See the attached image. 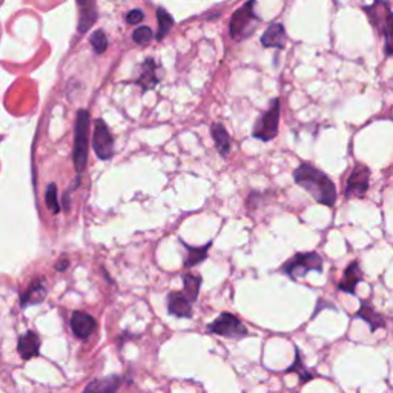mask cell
<instances>
[{"label":"cell","instance_id":"obj_1","mask_svg":"<svg viewBox=\"0 0 393 393\" xmlns=\"http://www.w3.org/2000/svg\"><path fill=\"white\" fill-rule=\"evenodd\" d=\"M294 180L298 186L315 198V202L324 206H332L337 202V188L329 176L317 169L310 163H301L294 171Z\"/></svg>","mask_w":393,"mask_h":393},{"label":"cell","instance_id":"obj_2","mask_svg":"<svg viewBox=\"0 0 393 393\" xmlns=\"http://www.w3.org/2000/svg\"><path fill=\"white\" fill-rule=\"evenodd\" d=\"M91 114L86 109H78L74 126V149H72V162L78 176H82L88 164V136H89Z\"/></svg>","mask_w":393,"mask_h":393},{"label":"cell","instance_id":"obj_3","mask_svg":"<svg viewBox=\"0 0 393 393\" xmlns=\"http://www.w3.org/2000/svg\"><path fill=\"white\" fill-rule=\"evenodd\" d=\"M282 272L290 278H303L309 272H323V258L318 252H298L282 266Z\"/></svg>","mask_w":393,"mask_h":393},{"label":"cell","instance_id":"obj_4","mask_svg":"<svg viewBox=\"0 0 393 393\" xmlns=\"http://www.w3.org/2000/svg\"><path fill=\"white\" fill-rule=\"evenodd\" d=\"M255 0H249L248 3H244L242 8L234 12V16L231 19L229 32L231 37L234 40H243L248 39L255 30V22L258 20L257 14L254 12Z\"/></svg>","mask_w":393,"mask_h":393},{"label":"cell","instance_id":"obj_5","mask_svg":"<svg viewBox=\"0 0 393 393\" xmlns=\"http://www.w3.org/2000/svg\"><path fill=\"white\" fill-rule=\"evenodd\" d=\"M208 332L229 339H242L249 335V330L244 328L240 318L231 312H223L222 315L208 324Z\"/></svg>","mask_w":393,"mask_h":393},{"label":"cell","instance_id":"obj_6","mask_svg":"<svg viewBox=\"0 0 393 393\" xmlns=\"http://www.w3.org/2000/svg\"><path fill=\"white\" fill-rule=\"evenodd\" d=\"M279 128V100L275 98L272 102L270 108L264 112V114L257 120L252 131V136L255 138L262 140V142H270L278 134Z\"/></svg>","mask_w":393,"mask_h":393},{"label":"cell","instance_id":"obj_7","mask_svg":"<svg viewBox=\"0 0 393 393\" xmlns=\"http://www.w3.org/2000/svg\"><path fill=\"white\" fill-rule=\"evenodd\" d=\"M368 14L374 20V23L379 26V30L385 37V54L393 56V14L387 6L383 3V11H379V2L374 3L370 8H365Z\"/></svg>","mask_w":393,"mask_h":393},{"label":"cell","instance_id":"obj_8","mask_svg":"<svg viewBox=\"0 0 393 393\" xmlns=\"http://www.w3.org/2000/svg\"><path fill=\"white\" fill-rule=\"evenodd\" d=\"M92 148L96 156L106 162L114 157V137L103 120H97L94 128V137H92Z\"/></svg>","mask_w":393,"mask_h":393},{"label":"cell","instance_id":"obj_9","mask_svg":"<svg viewBox=\"0 0 393 393\" xmlns=\"http://www.w3.org/2000/svg\"><path fill=\"white\" fill-rule=\"evenodd\" d=\"M370 169L364 164H357L346 184V197L348 198H361L369 189Z\"/></svg>","mask_w":393,"mask_h":393},{"label":"cell","instance_id":"obj_10","mask_svg":"<svg viewBox=\"0 0 393 393\" xmlns=\"http://www.w3.org/2000/svg\"><path fill=\"white\" fill-rule=\"evenodd\" d=\"M70 326L72 334L78 339H88L97 330V319L82 310H74L71 314Z\"/></svg>","mask_w":393,"mask_h":393},{"label":"cell","instance_id":"obj_11","mask_svg":"<svg viewBox=\"0 0 393 393\" xmlns=\"http://www.w3.org/2000/svg\"><path fill=\"white\" fill-rule=\"evenodd\" d=\"M48 295V288L43 278L32 279L31 284L20 294V308H30V306L42 304Z\"/></svg>","mask_w":393,"mask_h":393},{"label":"cell","instance_id":"obj_12","mask_svg":"<svg viewBox=\"0 0 393 393\" xmlns=\"http://www.w3.org/2000/svg\"><path fill=\"white\" fill-rule=\"evenodd\" d=\"M40 346H42V339H40L36 332L26 330L25 334L19 337L17 352L23 361H30V359L40 355Z\"/></svg>","mask_w":393,"mask_h":393},{"label":"cell","instance_id":"obj_13","mask_svg":"<svg viewBox=\"0 0 393 393\" xmlns=\"http://www.w3.org/2000/svg\"><path fill=\"white\" fill-rule=\"evenodd\" d=\"M192 303L189 297L184 292H169L168 299H166V306H168L169 315H174L177 318H191L192 317Z\"/></svg>","mask_w":393,"mask_h":393},{"label":"cell","instance_id":"obj_14","mask_svg":"<svg viewBox=\"0 0 393 393\" xmlns=\"http://www.w3.org/2000/svg\"><path fill=\"white\" fill-rule=\"evenodd\" d=\"M125 376L122 375H111L105 378H97L86 385L82 393H117L122 387Z\"/></svg>","mask_w":393,"mask_h":393},{"label":"cell","instance_id":"obj_15","mask_svg":"<svg viewBox=\"0 0 393 393\" xmlns=\"http://www.w3.org/2000/svg\"><path fill=\"white\" fill-rule=\"evenodd\" d=\"M361 282H363L361 268H359L358 262H352L348 268H346L343 279L338 283V289L344 292V294L354 295L357 286Z\"/></svg>","mask_w":393,"mask_h":393},{"label":"cell","instance_id":"obj_16","mask_svg":"<svg viewBox=\"0 0 393 393\" xmlns=\"http://www.w3.org/2000/svg\"><path fill=\"white\" fill-rule=\"evenodd\" d=\"M357 318H361L363 321L368 323L370 326V332H376L378 329L385 328V321L381 314H378L374 306L369 301V299H364L359 306V309L357 312Z\"/></svg>","mask_w":393,"mask_h":393},{"label":"cell","instance_id":"obj_17","mask_svg":"<svg viewBox=\"0 0 393 393\" xmlns=\"http://www.w3.org/2000/svg\"><path fill=\"white\" fill-rule=\"evenodd\" d=\"M183 244V248L186 251V257L183 259V266L186 269H191V268H195L197 264L206 262V258H208L209 254V249L212 246V242L206 243L204 246H189L186 244L184 242H180Z\"/></svg>","mask_w":393,"mask_h":393},{"label":"cell","instance_id":"obj_18","mask_svg":"<svg viewBox=\"0 0 393 393\" xmlns=\"http://www.w3.org/2000/svg\"><path fill=\"white\" fill-rule=\"evenodd\" d=\"M262 45L266 48H279L283 50L286 45V28L283 23H274L270 25L268 30L264 31L262 37Z\"/></svg>","mask_w":393,"mask_h":393},{"label":"cell","instance_id":"obj_19","mask_svg":"<svg viewBox=\"0 0 393 393\" xmlns=\"http://www.w3.org/2000/svg\"><path fill=\"white\" fill-rule=\"evenodd\" d=\"M80 8V20H78V32H86L92 23L97 20L96 2L94 0H77Z\"/></svg>","mask_w":393,"mask_h":393},{"label":"cell","instance_id":"obj_20","mask_svg":"<svg viewBox=\"0 0 393 393\" xmlns=\"http://www.w3.org/2000/svg\"><path fill=\"white\" fill-rule=\"evenodd\" d=\"M211 136L214 138V143H215V148L220 152V156L222 157H228L229 152H231V136L229 132L226 131L224 126L222 123H214L211 126Z\"/></svg>","mask_w":393,"mask_h":393},{"label":"cell","instance_id":"obj_21","mask_svg":"<svg viewBox=\"0 0 393 393\" xmlns=\"http://www.w3.org/2000/svg\"><path fill=\"white\" fill-rule=\"evenodd\" d=\"M286 374H295V375H298L299 376V383H301V384L309 383V381H312V379H315L318 376L315 372H312L308 368H304L303 358H301V352H299V349L297 348V346H295V359H294V363H292L290 368L286 369Z\"/></svg>","mask_w":393,"mask_h":393},{"label":"cell","instance_id":"obj_22","mask_svg":"<svg viewBox=\"0 0 393 393\" xmlns=\"http://www.w3.org/2000/svg\"><path fill=\"white\" fill-rule=\"evenodd\" d=\"M158 83V77L156 76V63L152 59L145 60L143 68H142V76L137 78V85L142 86L143 92L148 89H152Z\"/></svg>","mask_w":393,"mask_h":393},{"label":"cell","instance_id":"obj_23","mask_svg":"<svg viewBox=\"0 0 393 393\" xmlns=\"http://www.w3.org/2000/svg\"><path fill=\"white\" fill-rule=\"evenodd\" d=\"M182 282H183V292L186 295L189 297V299L192 303H195L200 295V288H202L203 279L198 274H184L182 275Z\"/></svg>","mask_w":393,"mask_h":393},{"label":"cell","instance_id":"obj_24","mask_svg":"<svg viewBox=\"0 0 393 393\" xmlns=\"http://www.w3.org/2000/svg\"><path fill=\"white\" fill-rule=\"evenodd\" d=\"M157 20H158L157 40H163L166 36L169 34L172 26H174V19H172V16L164 8H158L157 10Z\"/></svg>","mask_w":393,"mask_h":393},{"label":"cell","instance_id":"obj_25","mask_svg":"<svg viewBox=\"0 0 393 393\" xmlns=\"http://www.w3.org/2000/svg\"><path fill=\"white\" fill-rule=\"evenodd\" d=\"M45 203H46V208H48L51 214L57 215L59 212L62 211V206H60V203H59V191H57L56 183H51L48 188H46Z\"/></svg>","mask_w":393,"mask_h":393},{"label":"cell","instance_id":"obj_26","mask_svg":"<svg viewBox=\"0 0 393 393\" xmlns=\"http://www.w3.org/2000/svg\"><path fill=\"white\" fill-rule=\"evenodd\" d=\"M89 43L92 46V50H94L96 54H103L108 48V39H106L105 32L102 30L94 31L89 37Z\"/></svg>","mask_w":393,"mask_h":393},{"label":"cell","instance_id":"obj_27","mask_svg":"<svg viewBox=\"0 0 393 393\" xmlns=\"http://www.w3.org/2000/svg\"><path fill=\"white\" fill-rule=\"evenodd\" d=\"M152 37H154V34H152V30L148 28V26H138V28H136L134 34H132V40H134L137 45L149 43Z\"/></svg>","mask_w":393,"mask_h":393},{"label":"cell","instance_id":"obj_28","mask_svg":"<svg viewBox=\"0 0 393 393\" xmlns=\"http://www.w3.org/2000/svg\"><path fill=\"white\" fill-rule=\"evenodd\" d=\"M143 19H145V14H143L142 10H132L128 12V14H126V23L138 25V23L143 22Z\"/></svg>","mask_w":393,"mask_h":393},{"label":"cell","instance_id":"obj_29","mask_svg":"<svg viewBox=\"0 0 393 393\" xmlns=\"http://www.w3.org/2000/svg\"><path fill=\"white\" fill-rule=\"evenodd\" d=\"M80 184V176L77 177V182H76V184H72L71 188L65 192L63 194V197H62V211L63 212H68L70 209H71V192H72V189H76L77 186Z\"/></svg>","mask_w":393,"mask_h":393},{"label":"cell","instance_id":"obj_30","mask_svg":"<svg viewBox=\"0 0 393 393\" xmlns=\"http://www.w3.org/2000/svg\"><path fill=\"white\" fill-rule=\"evenodd\" d=\"M68 266H70V259L68 258L59 259L57 264H56V270L57 272H65L66 269H68Z\"/></svg>","mask_w":393,"mask_h":393}]
</instances>
